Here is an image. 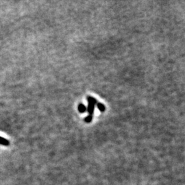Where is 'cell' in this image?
<instances>
[{
    "instance_id": "1",
    "label": "cell",
    "mask_w": 185,
    "mask_h": 185,
    "mask_svg": "<svg viewBox=\"0 0 185 185\" xmlns=\"http://www.w3.org/2000/svg\"><path fill=\"white\" fill-rule=\"evenodd\" d=\"M87 101L88 102V106L86 110H87L88 113H89V115L92 116V114H93V112H94V108H95V106L98 103V102L97 100L95 99V98L90 97V96H88V97H87Z\"/></svg>"
},
{
    "instance_id": "2",
    "label": "cell",
    "mask_w": 185,
    "mask_h": 185,
    "mask_svg": "<svg viewBox=\"0 0 185 185\" xmlns=\"http://www.w3.org/2000/svg\"><path fill=\"white\" fill-rule=\"evenodd\" d=\"M10 144V143L8 141L6 138L1 137L0 136V145H8Z\"/></svg>"
},
{
    "instance_id": "3",
    "label": "cell",
    "mask_w": 185,
    "mask_h": 185,
    "mask_svg": "<svg viewBox=\"0 0 185 185\" xmlns=\"http://www.w3.org/2000/svg\"><path fill=\"white\" fill-rule=\"evenodd\" d=\"M78 110H79L80 112L81 113H83V112L86 111V106L82 104H80L79 106H78Z\"/></svg>"
},
{
    "instance_id": "4",
    "label": "cell",
    "mask_w": 185,
    "mask_h": 185,
    "mask_svg": "<svg viewBox=\"0 0 185 185\" xmlns=\"http://www.w3.org/2000/svg\"><path fill=\"white\" fill-rule=\"evenodd\" d=\"M96 105L97 106V108H99V110L101 112H104L105 110V106H104V104H102V103H97Z\"/></svg>"
},
{
    "instance_id": "5",
    "label": "cell",
    "mask_w": 185,
    "mask_h": 185,
    "mask_svg": "<svg viewBox=\"0 0 185 185\" xmlns=\"http://www.w3.org/2000/svg\"><path fill=\"white\" fill-rule=\"evenodd\" d=\"M92 119V116L88 115V117H86L84 119V121H85V122L86 123H89L91 121Z\"/></svg>"
}]
</instances>
